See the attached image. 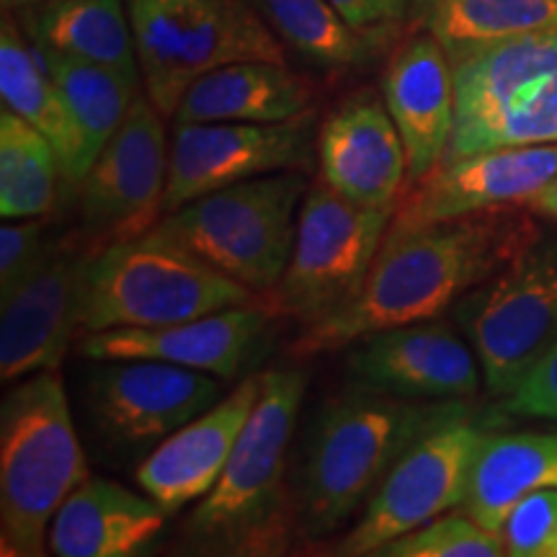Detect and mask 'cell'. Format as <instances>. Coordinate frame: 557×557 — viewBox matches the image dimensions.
<instances>
[{
  "mask_svg": "<svg viewBox=\"0 0 557 557\" xmlns=\"http://www.w3.org/2000/svg\"><path fill=\"white\" fill-rule=\"evenodd\" d=\"M305 194L302 171L267 173L186 201L158 227L209 267L263 295L287 269Z\"/></svg>",
  "mask_w": 557,
  "mask_h": 557,
  "instance_id": "52a82bcc",
  "label": "cell"
},
{
  "mask_svg": "<svg viewBox=\"0 0 557 557\" xmlns=\"http://www.w3.org/2000/svg\"><path fill=\"white\" fill-rule=\"evenodd\" d=\"M37 52L78 122L83 143H86V165L90 169L139 96V83L96 62L41 50V47H37Z\"/></svg>",
  "mask_w": 557,
  "mask_h": 557,
  "instance_id": "f1b7e54d",
  "label": "cell"
},
{
  "mask_svg": "<svg viewBox=\"0 0 557 557\" xmlns=\"http://www.w3.org/2000/svg\"><path fill=\"white\" fill-rule=\"evenodd\" d=\"M395 207H364L341 197L329 184L310 186L297 218L295 248L263 308L305 329L346 308L364 287Z\"/></svg>",
  "mask_w": 557,
  "mask_h": 557,
  "instance_id": "9c48e42d",
  "label": "cell"
},
{
  "mask_svg": "<svg viewBox=\"0 0 557 557\" xmlns=\"http://www.w3.org/2000/svg\"><path fill=\"white\" fill-rule=\"evenodd\" d=\"M86 478V455L58 369L18 380L0 406L3 555H45L54 513Z\"/></svg>",
  "mask_w": 557,
  "mask_h": 557,
  "instance_id": "3957f363",
  "label": "cell"
},
{
  "mask_svg": "<svg viewBox=\"0 0 557 557\" xmlns=\"http://www.w3.org/2000/svg\"><path fill=\"white\" fill-rule=\"evenodd\" d=\"M382 96L406 145L408 176L416 184L447 158L455 135V70L436 37L416 34L393 54Z\"/></svg>",
  "mask_w": 557,
  "mask_h": 557,
  "instance_id": "44dd1931",
  "label": "cell"
},
{
  "mask_svg": "<svg viewBox=\"0 0 557 557\" xmlns=\"http://www.w3.org/2000/svg\"><path fill=\"white\" fill-rule=\"evenodd\" d=\"M256 292L209 267L160 227L114 240L90 259L81 331L156 329L250 305Z\"/></svg>",
  "mask_w": 557,
  "mask_h": 557,
  "instance_id": "277c9868",
  "label": "cell"
},
{
  "mask_svg": "<svg viewBox=\"0 0 557 557\" xmlns=\"http://www.w3.org/2000/svg\"><path fill=\"white\" fill-rule=\"evenodd\" d=\"M527 218L493 212L410 230H387L364 287L346 308L308 325L295 357H318L395 325L444 312L537 238Z\"/></svg>",
  "mask_w": 557,
  "mask_h": 557,
  "instance_id": "6da1fadb",
  "label": "cell"
},
{
  "mask_svg": "<svg viewBox=\"0 0 557 557\" xmlns=\"http://www.w3.org/2000/svg\"><path fill=\"white\" fill-rule=\"evenodd\" d=\"M263 305H238L212 315L156 329H109L83 333L81 354L94 361L158 359L199 369L220 380L238 377L261 344L269 320Z\"/></svg>",
  "mask_w": 557,
  "mask_h": 557,
  "instance_id": "ac0fdd59",
  "label": "cell"
},
{
  "mask_svg": "<svg viewBox=\"0 0 557 557\" xmlns=\"http://www.w3.org/2000/svg\"><path fill=\"white\" fill-rule=\"evenodd\" d=\"M382 557H500L506 545L498 532H491L465 513H442L413 532L387 542Z\"/></svg>",
  "mask_w": 557,
  "mask_h": 557,
  "instance_id": "4dcf8cb0",
  "label": "cell"
},
{
  "mask_svg": "<svg viewBox=\"0 0 557 557\" xmlns=\"http://www.w3.org/2000/svg\"><path fill=\"white\" fill-rule=\"evenodd\" d=\"M312 111L287 122H194L173 127L163 214L238 181L312 163Z\"/></svg>",
  "mask_w": 557,
  "mask_h": 557,
  "instance_id": "7c38bea8",
  "label": "cell"
},
{
  "mask_svg": "<svg viewBox=\"0 0 557 557\" xmlns=\"http://www.w3.org/2000/svg\"><path fill=\"white\" fill-rule=\"evenodd\" d=\"M389 3H393V9H395V13H398V18H400L403 13H406L410 0H389Z\"/></svg>",
  "mask_w": 557,
  "mask_h": 557,
  "instance_id": "74e56055",
  "label": "cell"
},
{
  "mask_svg": "<svg viewBox=\"0 0 557 557\" xmlns=\"http://www.w3.org/2000/svg\"><path fill=\"white\" fill-rule=\"evenodd\" d=\"M261 380L218 485L189 519L194 537L230 553H269L284 532V468L308 380L297 369H271Z\"/></svg>",
  "mask_w": 557,
  "mask_h": 557,
  "instance_id": "5b68a950",
  "label": "cell"
},
{
  "mask_svg": "<svg viewBox=\"0 0 557 557\" xmlns=\"http://www.w3.org/2000/svg\"><path fill=\"white\" fill-rule=\"evenodd\" d=\"M540 487H557V431L485 434L472 465L465 511L500 534L508 511Z\"/></svg>",
  "mask_w": 557,
  "mask_h": 557,
  "instance_id": "d4e9b609",
  "label": "cell"
},
{
  "mask_svg": "<svg viewBox=\"0 0 557 557\" xmlns=\"http://www.w3.org/2000/svg\"><path fill=\"white\" fill-rule=\"evenodd\" d=\"M511 557H557V487H540L519 500L500 524Z\"/></svg>",
  "mask_w": 557,
  "mask_h": 557,
  "instance_id": "1f68e13d",
  "label": "cell"
},
{
  "mask_svg": "<svg viewBox=\"0 0 557 557\" xmlns=\"http://www.w3.org/2000/svg\"><path fill=\"white\" fill-rule=\"evenodd\" d=\"M348 369L359 387L408 400H465L480 389V361L442 318L395 325L357 341Z\"/></svg>",
  "mask_w": 557,
  "mask_h": 557,
  "instance_id": "2e32d148",
  "label": "cell"
},
{
  "mask_svg": "<svg viewBox=\"0 0 557 557\" xmlns=\"http://www.w3.org/2000/svg\"><path fill=\"white\" fill-rule=\"evenodd\" d=\"M462 413L459 400H408L364 387L325 403L305 451L299 529L310 540L331 537L418 438Z\"/></svg>",
  "mask_w": 557,
  "mask_h": 557,
  "instance_id": "7a4b0ae2",
  "label": "cell"
},
{
  "mask_svg": "<svg viewBox=\"0 0 557 557\" xmlns=\"http://www.w3.org/2000/svg\"><path fill=\"white\" fill-rule=\"evenodd\" d=\"M139 73L163 116L194 81L230 62H284L269 24L246 0H127Z\"/></svg>",
  "mask_w": 557,
  "mask_h": 557,
  "instance_id": "ba28073f",
  "label": "cell"
},
{
  "mask_svg": "<svg viewBox=\"0 0 557 557\" xmlns=\"http://www.w3.org/2000/svg\"><path fill=\"white\" fill-rule=\"evenodd\" d=\"M331 3L359 29H377L398 21L389 0H331Z\"/></svg>",
  "mask_w": 557,
  "mask_h": 557,
  "instance_id": "e575fe53",
  "label": "cell"
},
{
  "mask_svg": "<svg viewBox=\"0 0 557 557\" xmlns=\"http://www.w3.org/2000/svg\"><path fill=\"white\" fill-rule=\"evenodd\" d=\"M323 181L364 207H398L406 194V145L385 103L361 94L341 103L318 132Z\"/></svg>",
  "mask_w": 557,
  "mask_h": 557,
  "instance_id": "d6986e66",
  "label": "cell"
},
{
  "mask_svg": "<svg viewBox=\"0 0 557 557\" xmlns=\"http://www.w3.org/2000/svg\"><path fill=\"white\" fill-rule=\"evenodd\" d=\"M90 259L52 246L39 269L0 302V380L18 382L60 367L81 329Z\"/></svg>",
  "mask_w": 557,
  "mask_h": 557,
  "instance_id": "e0dca14e",
  "label": "cell"
},
{
  "mask_svg": "<svg viewBox=\"0 0 557 557\" xmlns=\"http://www.w3.org/2000/svg\"><path fill=\"white\" fill-rule=\"evenodd\" d=\"M52 246L45 238L41 218L5 220L0 227V302L9 299L29 278Z\"/></svg>",
  "mask_w": 557,
  "mask_h": 557,
  "instance_id": "d6a6232c",
  "label": "cell"
},
{
  "mask_svg": "<svg viewBox=\"0 0 557 557\" xmlns=\"http://www.w3.org/2000/svg\"><path fill=\"white\" fill-rule=\"evenodd\" d=\"M62 165L41 132L13 111L0 114V214L3 220L45 218L58 201Z\"/></svg>",
  "mask_w": 557,
  "mask_h": 557,
  "instance_id": "f546056e",
  "label": "cell"
},
{
  "mask_svg": "<svg viewBox=\"0 0 557 557\" xmlns=\"http://www.w3.org/2000/svg\"><path fill=\"white\" fill-rule=\"evenodd\" d=\"M0 99L3 109L13 111L50 139L62 165V184L67 191L78 189L88 173L81 127L60 86L41 62L37 47L21 37L9 11L3 13L0 29Z\"/></svg>",
  "mask_w": 557,
  "mask_h": 557,
  "instance_id": "cb8c5ba5",
  "label": "cell"
},
{
  "mask_svg": "<svg viewBox=\"0 0 557 557\" xmlns=\"http://www.w3.org/2000/svg\"><path fill=\"white\" fill-rule=\"evenodd\" d=\"M413 11L449 58L557 26V0H413Z\"/></svg>",
  "mask_w": 557,
  "mask_h": 557,
  "instance_id": "4316f807",
  "label": "cell"
},
{
  "mask_svg": "<svg viewBox=\"0 0 557 557\" xmlns=\"http://www.w3.org/2000/svg\"><path fill=\"white\" fill-rule=\"evenodd\" d=\"M163 114L148 96H137L120 129L103 145L78 186L81 220L90 233L132 238L163 212L169 184Z\"/></svg>",
  "mask_w": 557,
  "mask_h": 557,
  "instance_id": "5bb4252c",
  "label": "cell"
},
{
  "mask_svg": "<svg viewBox=\"0 0 557 557\" xmlns=\"http://www.w3.org/2000/svg\"><path fill=\"white\" fill-rule=\"evenodd\" d=\"M506 410L524 418L557 421V344L506 395Z\"/></svg>",
  "mask_w": 557,
  "mask_h": 557,
  "instance_id": "836d02e7",
  "label": "cell"
},
{
  "mask_svg": "<svg viewBox=\"0 0 557 557\" xmlns=\"http://www.w3.org/2000/svg\"><path fill=\"white\" fill-rule=\"evenodd\" d=\"M220 377L158 359H109L88 377L90 416L111 442L158 444L222 398Z\"/></svg>",
  "mask_w": 557,
  "mask_h": 557,
  "instance_id": "4fadbf2b",
  "label": "cell"
},
{
  "mask_svg": "<svg viewBox=\"0 0 557 557\" xmlns=\"http://www.w3.org/2000/svg\"><path fill=\"white\" fill-rule=\"evenodd\" d=\"M455 135L447 158L557 145V26L455 54Z\"/></svg>",
  "mask_w": 557,
  "mask_h": 557,
  "instance_id": "8992f818",
  "label": "cell"
},
{
  "mask_svg": "<svg viewBox=\"0 0 557 557\" xmlns=\"http://www.w3.org/2000/svg\"><path fill=\"white\" fill-rule=\"evenodd\" d=\"M310 111V88L284 62H230L191 83L173 120L194 122H287Z\"/></svg>",
  "mask_w": 557,
  "mask_h": 557,
  "instance_id": "603a6c76",
  "label": "cell"
},
{
  "mask_svg": "<svg viewBox=\"0 0 557 557\" xmlns=\"http://www.w3.org/2000/svg\"><path fill=\"white\" fill-rule=\"evenodd\" d=\"M26 29L41 50L96 62L139 83L127 0H41L26 13Z\"/></svg>",
  "mask_w": 557,
  "mask_h": 557,
  "instance_id": "484cf974",
  "label": "cell"
},
{
  "mask_svg": "<svg viewBox=\"0 0 557 557\" xmlns=\"http://www.w3.org/2000/svg\"><path fill=\"white\" fill-rule=\"evenodd\" d=\"M493 395L513 393L557 344V235H537L455 305Z\"/></svg>",
  "mask_w": 557,
  "mask_h": 557,
  "instance_id": "30bf717a",
  "label": "cell"
},
{
  "mask_svg": "<svg viewBox=\"0 0 557 557\" xmlns=\"http://www.w3.org/2000/svg\"><path fill=\"white\" fill-rule=\"evenodd\" d=\"M261 385V374L243 380L212 408L158 442L137 468V485L169 513L205 498L218 485Z\"/></svg>",
  "mask_w": 557,
  "mask_h": 557,
  "instance_id": "ffe728a7",
  "label": "cell"
},
{
  "mask_svg": "<svg viewBox=\"0 0 557 557\" xmlns=\"http://www.w3.org/2000/svg\"><path fill=\"white\" fill-rule=\"evenodd\" d=\"M169 511L148 493L86 478L54 513L47 549L58 557H129L163 532Z\"/></svg>",
  "mask_w": 557,
  "mask_h": 557,
  "instance_id": "7402d4cb",
  "label": "cell"
},
{
  "mask_svg": "<svg viewBox=\"0 0 557 557\" xmlns=\"http://www.w3.org/2000/svg\"><path fill=\"white\" fill-rule=\"evenodd\" d=\"M483 436L485 431L462 413L418 438L374 487L364 517L336 553L346 557L377 555L400 534L465 506Z\"/></svg>",
  "mask_w": 557,
  "mask_h": 557,
  "instance_id": "8fae6325",
  "label": "cell"
},
{
  "mask_svg": "<svg viewBox=\"0 0 557 557\" xmlns=\"http://www.w3.org/2000/svg\"><path fill=\"white\" fill-rule=\"evenodd\" d=\"M37 3H41V0H3L5 11H11V9H32V5H37Z\"/></svg>",
  "mask_w": 557,
  "mask_h": 557,
  "instance_id": "8d00e7d4",
  "label": "cell"
},
{
  "mask_svg": "<svg viewBox=\"0 0 557 557\" xmlns=\"http://www.w3.org/2000/svg\"><path fill=\"white\" fill-rule=\"evenodd\" d=\"M527 205L532 212H537V214H542V218H549L557 222V176L549 181V184L542 186V189L534 194Z\"/></svg>",
  "mask_w": 557,
  "mask_h": 557,
  "instance_id": "d590c367",
  "label": "cell"
},
{
  "mask_svg": "<svg viewBox=\"0 0 557 557\" xmlns=\"http://www.w3.org/2000/svg\"><path fill=\"white\" fill-rule=\"evenodd\" d=\"M256 9L292 50L320 67L367 65L385 47V26L359 29L331 0H256Z\"/></svg>",
  "mask_w": 557,
  "mask_h": 557,
  "instance_id": "83f0119b",
  "label": "cell"
},
{
  "mask_svg": "<svg viewBox=\"0 0 557 557\" xmlns=\"http://www.w3.org/2000/svg\"><path fill=\"white\" fill-rule=\"evenodd\" d=\"M557 176V145L480 150L442 160L395 207L389 230H410L529 201Z\"/></svg>",
  "mask_w": 557,
  "mask_h": 557,
  "instance_id": "9a60e30c",
  "label": "cell"
}]
</instances>
